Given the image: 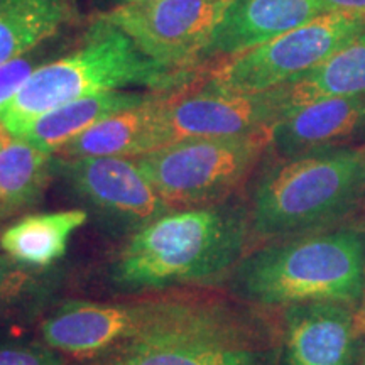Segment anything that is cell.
<instances>
[{
    "mask_svg": "<svg viewBox=\"0 0 365 365\" xmlns=\"http://www.w3.org/2000/svg\"><path fill=\"white\" fill-rule=\"evenodd\" d=\"M365 29V21L327 12L307 24L247 51L210 61L202 78L213 88L235 93H261L294 80L339 51ZM208 65V63H207Z\"/></svg>",
    "mask_w": 365,
    "mask_h": 365,
    "instance_id": "obj_7",
    "label": "cell"
},
{
    "mask_svg": "<svg viewBox=\"0 0 365 365\" xmlns=\"http://www.w3.org/2000/svg\"><path fill=\"white\" fill-rule=\"evenodd\" d=\"M271 145V130L239 137L182 139L135 158L171 210L223 203Z\"/></svg>",
    "mask_w": 365,
    "mask_h": 365,
    "instance_id": "obj_6",
    "label": "cell"
},
{
    "mask_svg": "<svg viewBox=\"0 0 365 365\" xmlns=\"http://www.w3.org/2000/svg\"><path fill=\"white\" fill-rule=\"evenodd\" d=\"M327 14L319 0H232L203 54V65L244 53Z\"/></svg>",
    "mask_w": 365,
    "mask_h": 365,
    "instance_id": "obj_12",
    "label": "cell"
},
{
    "mask_svg": "<svg viewBox=\"0 0 365 365\" xmlns=\"http://www.w3.org/2000/svg\"><path fill=\"white\" fill-rule=\"evenodd\" d=\"M357 322L360 330H365V281H364V293H362V299H360V307L357 309Z\"/></svg>",
    "mask_w": 365,
    "mask_h": 365,
    "instance_id": "obj_25",
    "label": "cell"
},
{
    "mask_svg": "<svg viewBox=\"0 0 365 365\" xmlns=\"http://www.w3.org/2000/svg\"><path fill=\"white\" fill-rule=\"evenodd\" d=\"M117 6H120V4H130V2H143V0H115Z\"/></svg>",
    "mask_w": 365,
    "mask_h": 365,
    "instance_id": "obj_26",
    "label": "cell"
},
{
    "mask_svg": "<svg viewBox=\"0 0 365 365\" xmlns=\"http://www.w3.org/2000/svg\"><path fill=\"white\" fill-rule=\"evenodd\" d=\"M31 284L24 266L12 261L9 255H0V299L16 298Z\"/></svg>",
    "mask_w": 365,
    "mask_h": 365,
    "instance_id": "obj_22",
    "label": "cell"
},
{
    "mask_svg": "<svg viewBox=\"0 0 365 365\" xmlns=\"http://www.w3.org/2000/svg\"><path fill=\"white\" fill-rule=\"evenodd\" d=\"M365 196V150L335 145L281 158L255 182L250 230L262 239L327 230Z\"/></svg>",
    "mask_w": 365,
    "mask_h": 365,
    "instance_id": "obj_4",
    "label": "cell"
},
{
    "mask_svg": "<svg viewBox=\"0 0 365 365\" xmlns=\"http://www.w3.org/2000/svg\"><path fill=\"white\" fill-rule=\"evenodd\" d=\"M249 228V213L239 205L171 210L132 234L113 279L127 289L220 281L239 266Z\"/></svg>",
    "mask_w": 365,
    "mask_h": 365,
    "instance_id": "obj_1",
    "label": "cell"
},
{
    "mask_svg": "<svg viewBox=\"0 0 365 365\" xmlns=\"http://www.w3.org/2000/svg\"><path fill=\"white\" fill-rule=\"evenodd\" d=\"M323 11L346 14L365 21V0H319Z\"/></svg>",
    "mask_w": 365,
    "mask_h": 365,
    "instance_id": "obj_24",
    "label": "cell"
},
{
    "mask_svg": "<svg viewBox=\"0 0 365 365\" xmlns=\"http://www.w3.org/2000/svg\"><path fill=\"white\" fill-rule=\"evenodd\" d=\"M71 16V0H0V65L39 48Z\"/></svg>",
    "mask_w": 365,
    "mask_h": 365,
    "instance_id": "obj_20",
    "label": "cell"
},
{
    "mask_svg": "<svg viewBox=\"0 0 365 365\" xmlns=\"http://www.w3.org/2000/svg\"><path fill=\"white\" fill-rule=\"evenodd\" d=\"M43 56L44 54L41 53L39 46V48L33 49V51L24 54V56H19L12 59V61L0 65V107L19 91L21 86L26 83L27 78L41 65H44Z\"/></svg>",
    "mask_w": 365,
    "mask_h": 365,
    "instance_id": "obj_21",
    "label": "cell"
},
{
    "mask_svg": "<svg viewBox=\"0 0 365 365\" xmlns=\"http://www.w3.org/2000/svg\"><path fill=\"white\" fill-rule=\"evenodd\" d=\"M365 130V95L299 105L271 127V145L281 158L335 148Z\"/></svg>",
    "mask_w": 365,
    "mask_h": 365,
    "instance_id": "obj_13",
    "label": "cell"
},
{
    "mask_svg": "<svg viewBox=\"0 0 365 365\" xmlns=\"http://www.w3.org/2000/svg\"><path fill=\"white\" fill-rule=\"evenodd\" d=\"M53 158L0 125V222L34 207L51 178Z\"/></svg>",
    "mask_w": 365,
    "mask_h": 365,
    "instance_id": "obj_19",
    "label": "cell"
},
{
    "mask_svg": "<svg viewBox=\"0 0 365 365\" xmlns=\"http://www.w3.org/2000/svg\"><path fill=\"white\" fill-rule=\"evenodd\" d=\"M274 90L284 112L323 98L362 97L365 95V29L322 65Z\"/></svg>",
    "mask_w": 365,
    "mask_h": 365,
    "instance_id": "obj_17",
    "label": "cell"
},
{
    "mask_svg": "<svg viewBox=\"0 0 365 365\" xmlns=\"http://www.w3.org/2000/svg\"><path fill=\"white\" fill-rule=\"evenodd\" d=\"M127 108L90 127L59 150V159L81 158H139L158 149L156 100Z\"/></svg>",
    "mask_w": 365,
    "mask_h": 365,
    "instance_id": "obj_16",
    "label": "cell"
},
{
    "mask_svg": "<svg viewBox=\"0 0 365 365\" xmlns=\"http://www.w3.org/2000/svg\"><path fill=\"white\" fill-rule=\"evenodd\" d=\"M232 0H143L97 16L129 36L145 56L176 70L202 68Z\"/></svg>",
    "mask_w": 365,
    "mask_h": 365,
    "instance_id": "obj_9",
    "label": "cell"
},
{
    "mask_svg": "<svg viewBox=\"0 0 365 365\" xmlns=\"http://www.w3.org/2000/svg\"><path fill=\"white\" fill-rule=\"evenodd\" d=\"M0 365H63L58 355L27 346L0 349Z\"/></svg>",
    "mask_w": 365,
    "mask_h": 365,
    "instance_id": "obj_23",
    "label": "cell"
},
{
    "mask_svg": "<svg viewBox=\"0 0 365 365\" xmlns=\"http://www.w3.org/2000/svg\"><path fill=\"white\" fill-rule=\"evenodd\" d=\"M153 93L154 91L137 93V91L112 90L88 95V97L73 100V102L43 113L29 125L17 132L16 137L48 154L59 153L68 143L83 134L90 127L113 113L148 102Z\"/></svg>",
    "mask_w": 365,
    "mask_h": 365,
    "instance_id": "obj_15",
    "label": "cell"
},
{
    "mask_svg": "<svg viewBox=\"0 0 365 365\" xmlns=\"http://www.w3.org/2000/svg\"><path fill=\"white\" fill-rule=\"evenodd\" d=\"M93 365H274L244 322L213 304H144L135 330Z\"/></svg>",
    "mask_w": 365,
    "mask_h": 365,
    "instance_id": "obj_5",
    "label": "cell"
},
{
    "mask_svg": "<svg viewBox=\"0 0 365 365\" xmlns=\"http://www.w3.org/2000/svg\"><path fill=\"white\" fill-rule=\"evenodd\" d=\"M144 304L70 303L53 313L41 327L43 339L54 350L65 354H103L135 330Z\"/></svg>",
    "mask_w": 365,
    "mask_h": 365,
    "instance_id": "obj_14",
    "label": "cell"
},
{
    "mask_svg": "<svg viewBox=\"0 0 365 365\" xmlns=\"http://www.w3.org/2000/svg\"><path fill=\"white\" fill-rule=\"evenodd\" d=\"M362 335L355 307L344 303H303L284 313L286 365H355Z\"/></svg>",
    "mask_w": 365,
    "mask_h": 365,
    "instance_id": "obj_11",
    "label": "cell"
},
{
    "mask_svg": "<svg viewBox=\"0 0 365 365\" xmlns=\"http://www.w3.org/2000/svg\"><path fill=\"white\" fill-rule=\"evenodd\" d=\"M59 171L81 200L118 227L137 232L171 212L135 159H59Z\"/></svg>",
    "mask_w": 365,
    "mask_h": 365,
    "instance_id": "obj_10",
    "label": "cell"
},
{
    "mask_svg": "<svg viewBox=\"0 0 365 365\" xmlns=\"http://www.w3.org/2000/svg\"><path fill=\"white\" fill-rule=\"evenodd\" d=\"M200 71L156 63L120 29L95 17L75 51L41 65L0 107V125L16 135L43 113L73 100L127 86L175 90L198 78Z\"/></svg>",
    "mask_w": 365,
    "mask_h": 365,
    "instance_id": "obj_2",
    "label": "cell"
},
{
    "mask_svg": "<svg viewBox=\"0 0 365 365\" xmlns=\"http://www.w3.org/2000/svg\"><path fill=\"white\" fill-rule=\"evenodd\" d=\"M158 149L195 137H239L271 130L282 115L276 90L235 93L198 78L175 90L159 91L156 100Z\"/></svg>",
    "mask_w": 365,
    "mask_h": 365,
    "instance_id": "obj_8",
    "label": "cell"
},
{
    "mask_svg": "<svg viewBox=\"0 0 365 365\" xmlns=\"http://www.w3.org/2000/svg\"><path fill=\"white\" fill-rule=\"evenodd\" d=\"M359 365H365V349H364L362 357H360V362H359Z\"/></svg>",
    "mask_w": 365,
    "mask_h": 365,
    "instance_id": "obj_27",
    "label": "cell"
},
{
    "mask_svg": "<svg viewBox=\"0 0 365 365\" xmlns=\"http://www.w3.org/2000/svg\"><path fill=\"white\" fill-rule=\"evenodd\" d=\"M365 281V230L339 227L267 245L235 267L234 286L266 307L303 303L360 304Z\"/></svg>",
    "mask_w": 365,
    "mask_h": 365,
    "instance_id": "obj_3",
    "label": "cell"
},
{
    "mask_svg": "<svg viewBox=\"0 0 365 365\" xmlns=\"http://www.w3.org/2000/svg\"><path fill=\"white\" fill-rule=\"evenodd\" d=\"M81 208L26 215L0 235V247L24 267H49L66 254L71 235L85 225Z\"/></svg>",
    "mask_w": 365,
    "mask_h": 365,
    "instance_id": "obj_18",
    "label": "cell"
}]
</instances>
